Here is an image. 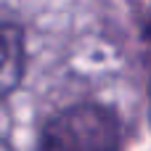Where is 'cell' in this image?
<instances>
[{
  "mask_svg": "<svg viewBox=\"0 0 151 151\" xmlns=\"http://www.w3.org/2000/svg\"><path fill=\"white\" fill-rule=\"evenodd\" d=\"M125 125L117 109L80 101L53 111L37 135L35 151H122Z\"/></svg>",
  "mask_w": 151,
  "mask_h": 151,
  "instance_id": "6da1fadb",
  "label": "cell"
},
{
  "mask_svg": "<svg viewBox=\"0 0 151 151\" xmlns=\"http://www.w3.org/2000/svg\"><path fill=\"white\" fill-rule=\"evenodd\" d=\"M24 77V32L19 24H3V96H11Z\"/></svg>",
  "mask_w": 151,
  "mask_h": 151,
  "instance_id": "7a4b0ae2",
  "label": "cell"
},
{
  "mask_svg": "<svg viewBox=\"0 0 151 151\" xmlns=\"http://www.w3.org/2000/svg\"><path fill=\"white\" fill-rule=\"evenodd\" d=\"M143 37H146L149 50H151V13H149V19H146V27H143ZM149 117H151V77H149Z\"/></svg>",
  "mask_w": 151,
  "mask_h": 151,
  "instance_id": "3957f363",
  "label": "cell"
}]
</instances>
